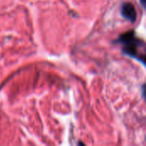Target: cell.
Masks as SVG:
<instances>
[{
    "label": "cell",
    "instance_id": "cell-1",
    "mask_svg": "<svg viewBox=\"0 0 146 146\" xmlns=\"http://www.w3.org/2000/svg\"><path fill=\"white\" fill-rule=\"evenodd\" d=\"M117 42L122 45V50L127 56L145 64V44L141 38L136 36L134 31H128L121 34Z\"/></svg>",
    "mask_w": 146,
    "mask_h": 146
},
{
    "label": "cell",
    "instance_id": "cell-2",
    "mask_svg": "<svg viewBox=\"0 0 146 146\" xmlns=\"http://www.w3.org/2000/svg\"><path fill=\"white\" fill-rule=\"evenodd\" d=\"M121 15L124 18L127 19L131 22H134L137 19V12L135 7L131 3H125L121 6Z\"/></svg>",
    "mask_w": 146,
    "mask_h": 146
},
{
    "label": "cell",
    "instance_id": "cell-3",
    "mask_svg": "<svg viewBox=\"0 0 146 146\" xmlns=\"http://www.w3.org/2000/svg\"><path fill=\"white\" fill-rule=\"evenodd\" d=\"M140 2H141V4H142V6L145 9V1L146 0H139Z\"/></svg>",
    "mask_w": 146,
    "mask_h": 146
}]
</instances>
